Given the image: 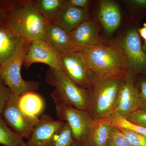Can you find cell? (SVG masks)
<instances>
[{"label": "cell", "mask_w": 146, "mask_h": 146, "mask_svg": "<svg viewBox=\"0 0 146 146\" xmlns=\"http://www.w3.org/2000/svg\"><path fill=\"white\" fill-rule=\"evenodd\" d=\"M58 52L75 49L70 33L52 23L47 22L44 39Z\"/></svg>", "instance_id": "obj_16"}, {"label": "cell", "mask_w": 146, "mask_h": 146, "mask_svg": "<svg viewBox=\"0 0 146 146\" xmlns=\"http://www.w3.org/2000/svg\"><path fill=\"white\" fill-rule=\"evenodd\" d=\"M37 63L46 64L52 69L60 70V54L43 40L34 41L27 53L23 65L28 68Z\"/></svg>", "instance_id": "obj_12"}, {"label": "cell", "mask_w": 146, "mask_h": 146, "mask_svg": "<svg viewBox=\"0 0 146 146\" xmlns=\"http://www.w3.org/2000/svg\"><path fill=\"white\" fill-rule=\"evenodd\" d=\"M136 76L137 74L129 66L119 91L115 113L125 119L131 113L140 109Z\"/></svg>", "instance_id": "obj_9"}, {"label": "cell", "mask_w": 146, "mask_h": 146, "mask_svg": "<svg viewBox=\"0 0 146 146\" xmlns=\"http://www.w3.org/2000/svg\"><path fill=\"white\" fill-rule=\"evenodd\" d=\"M55 108L57 117L68 123L72 131L74 141L78 146L80 145L94 121L90 113L64 104H56Z\"/></svg>", "instance_id": "obj_8"}, {"label": "cell", "mask_w": 146, "mask_h": 146, "mask_svg": "<svg viewBox=\"0 0 146 146\" xmlns=\"http://www.w3.org/2000/svg\"><path fill=\"white\" fill-rule=\"evenodd\" d=\"M138 25L133 19L115 42L137 74H146V48L142 46Z\"/></svg>", "instance_id": "obj_6"}, {"label": "cell", "mask_w": 146, "mask_h": 146, "mask_svg": "<svg viewBox=\"0 0 146 146\" xmlns=\"http://www.w3.org/2000/svg\"><path fill=\"white\" fill-rule=\"evenodd\" d=\"M5 11V23L15 32L29 42L43 40L47 23L33 1H0Z\"/></svg>", "instance_id": "obj_1"}, {"label": "cell", "mask_w": 146, "mask_h": 146, "mask_svg": "<svg viewBox=\"0 0 146 146\" xmlns=\"http://www.w3.org/2000/svg\"><path fill=\"white\" fill-rule=\"evenodd\" d=\"M69 146H78V145H77V144L74 141V142H73L71 144V145H70Z\"/></svg>", "instance_id": "obj_33"}, {"label": "cell", "mask_w": 146, "mask_h": 146, "mask_svg": "<svg viewBox=\"0 0 146 146\" xmlns=\"http://www.w3.org/2000/svg\"><path fill=\"white\" fill-rule=\"evenodd\" d=\"M32 42L22 38L11 57L0 67V78L12 93L18 96L39 89V82L22 78L21 69Z\"/></svg>", "instance_id": "obj_5"}, {"label": "cell", "mask_w": 146, "mask_h": 146, "mask_svg": "<svg viewBox=\"0 0 146 146\" xmlns=\"http://www.w3.org/2000/svg\"><path fill=\"white\" fill-rule=\"evenodd\" d=\"M89 18L88 9L70 6L64 3L52 23L70 33Z\"/></svg>", "instance_id": "obj_14"}, {"label": "cell", "mask_w": 146, "mask_h": 146, "mask_svg": "<svg viewBox=\"0 0 146 146\" xmlns=\"http://www.w3.org/2000/svg\"><path fill=\"white\" fill-rule=\"evenodd\" d=\"M60 54V70L71 81L87 89L91 72L82 51L72 49Z\"/></svg>", "instance_id": "obj_7"}, {"label": "cell", "mask_w": 146, "mask_h": 146, "mask_svg": "<svg viewBox=\"0 0 146 146\" xmlns=\"http://www.w3.org/2000/svg\"><path fill=\"white\" fill-rule=\"evenodd\" d=\"M82 52L91 72L98 76L124 75L130 65L115 42H105Z\"/></svg>", "instance_id": "obj_3"}, {"label": "cell", "mask_w": 146, "mask_h": 146, "mask_svg": "<svg viewBox=\"0 0 146 146\" xmlns=\"http://www.w3.org/2000/svg\"><path fill=\"white\" fill-rule=\"evenodd\" d=\"M140 109L146 110V75L137 79Z\"/></svg>", "instance_id": "obj_28"}, {"label": "cell", "mask_w": 146, "mask_h": 146, "mask_svg": "<svg viewBox=\"0 0 146 146\" xmlns=\"http://www.w3.org/2000/svg\"><path fill=\"white\" fill-rule=\"evenodd\" d=\"M18 146H26V145L25 144V145H22Z\"/></svg>", "instance_id": "obj_34"}, {"label": "cell", "mask_w": 146, "mask_h": 146, "mask_svg": "<svg viewBox=\"0 0 146 146\" xmlns=\"http://www.w3.org/2000/svg\"><path fill=\"white\" fill-rule=\"evenodd\" d=\"M13 93L0 78V114H2L6 105Z\"/></svg>", "instance_id": "obj_29"}, {"label": "cell", "mask_w": 146, "mask_h": 146, "mask_svg": "<svg viewBox=\"0 0 146 146\" xmlns=\"http://www.w3.org/2000/svg\"><path fill=\"white\" fill-rule=\"evenodd\" d=\"M35 5L48 23H53L65 0H35Z\"/></svg>", "instance_id": "obj_20"}, {"label": "cell", "mask_w": 146, "mask_h": 146, "mask_svg": "<svg viewBox=\"0 0 146 146\" xmlns=\"http://www.w3.org/2000/svg\"></svg>", "instance_id": "obj_36"}, {"label": "cell", "mask_w": 146, "mask_h": 146, "mask_svg": "<svg viewBox=\"0 0 146 146\" xmlns=\"http://www.w3.org/2000/svg\"><path fill=\"white\" fill-rule=\"evenodd\" d=\"M106 146H133L117 127H112Z\"/></svg>", "instance_id": "obj_23"}, {"label": "cell", "mask_w": 146, "mask_h": 146, "mask_svg": "<svg viewBox=\"0 0 146 146\" xmlns=\"http://www.w3.org/2000/svg\"><path fill=\"white\" fill-rule=\"evenodd\" d=\"M19 98L12 94L2 115L11 130L27 139L39 118L29 117L22 112L18 104Z\"/></svg>", "instance_id": "obj_10"}, {"label": "cell", "mask_w": 146, "mask_h": 146, "mask_svg": "<svg viewBox=\"0 0 146 146\" xmlns=\"http://www.w3.org/2000/svg\"><path fill=\"white\" fill-rule=\"evenodd\" d=\"M45 80L54 87L51 96L56 104H64L89 112L90 103L87 89L76 84L60 70L49 68Z\"/></svg>", "instance_id": "obj_4"}, {"label": "cell", "mask_w": 146, "mask_h": 146, "mask_svg": "<svg viewBox=\"0 0 146 146\" xmlns=\"http://www.w3.org/2000/svg\"><path fill=\"white\" fill-rule=\"evenodd\" d=\"M99 8V19L102 26L108 34L113 33L119 26L121 21L119 5L113 1L103 0Z\"/></svg>", "instance_id": "obj_15"}, {"label": "cell", "mask_w": 146, "mask_h": 146, "mask_svg": "<svg viewBox=\"0 0 146 146\" xmlns=\"http://www.w3.org/2000/svg\"><path fill=\"white\" fill-rule=\"evenodd\" d=\"M100 26L96 21L89 18L70 34L76 49L82 51L104 42L100 36Z\"/></svg>", "instance_id": "obj_13"}, {"label": "cell", "mask_w": 146, "mask_h": 146, "mask_svg": "<svg viewBox=\"0 0 146 146\" xmlns=\"http://www.w3.org/2000/svg\"><path fill=\"white\" fill-rule=\"evenodd\" d=\"M74 142L70 127L65 122L58 137L55 146H69Z\"/></svg>", "instance_id": "obj_26"}, {"label": "cell", "mask_w": 146, "mask_h": 146, "mask_svg": "<svg viewBox=\"0 0 146 146\" xmlns=\"http://www.w3.org/2000/svg\"><path fill=\"white\" fill-rule=\"evenodd\" d=\"M113 126L108 119L93 121L79 146H106Z\"/></svg>", "instance_id": "obj_17"}, {"label": "cell", "mask_w": 146, "mask_h": 146, "mask_svg": "<svg viewBox=\"0 0 146 146\" xmlns=\"http://www.w3.org/2000/svg\"><path fill=\"white\" fill-rule=\"evenodd\" d=\"M110 122L115 126L130 129L146 136V128L136 125L130 122L126 119L115 113L108 118Z\"/></svg>", "instance_id": "obj_22"}, {"label": "cell", "mask_w": 146, "mask_h": 146, "mask_svg": "<svg viewBox=\"0 0 146 146\" xmlns=\"http://www.w3.org/2000/svg\"><path fill=\"white\" fill-rule=\"evenodd\" d=\"M124 76H98L91 72L86 89L90 99L89 113L94 121L108 119L115 113Z\"/></svg>", "instance_id": "obj_2"}, {"label": "cell", "mask_w": 146, "mask_h": 146, "mask_svg": "<svg viewBox=\"0 0 146 146\" xmlns=\"http://www.w3.org/2000/svg\"><path fill=\"white\" fill-rule=\"evenodd\" d=\"M138 33L140 37H142L145 41L146 40V23L143 24V26L138 29Z\"/></svg>", "instance_id": "obj_31"}, {"label": "cell", "mask_w": 146, "mask_h": 146, "mask_svg": "<svg viewBox=\"0 0 146 146\" xmlns=\"http://www.w3.org/2000/svg\"><path fill=\"white\" fill-rule=\"evenodd\" d=\"M130 122L146 128V110H137L126 118Z\"/></svg>", "instance_id": "obj_27"}, {"label": "cell", "mask_w": 146, "mask_h": 146, "mask_svg": "<svg viewBox=\"0 0 146 146\" xmlns=\"http://www.w3.org/2000/svg\"><path fill=\"white\" fill-rule=\"evenodd\" d=\"M65 123L60 120H53L50 115H42L27 139L26 145L55 146Z\"/></svg>", "instance_id": "obj_11"}, {"label": "cell", "mask_w": 146, "mask_h": 146, "mask_svg": "<svg viewBox=\"0 0 146 146\" xmlns=\"http://www.w3.org/2000/svg\"><path fill=\"white\" fill-rule=\"evenodd\" d=\"M22 38L5 22L0 24V67L13 55Z\"/></svg>", "instance_id": "obj_18"}, {"label": "cell", "mask_w": 146, "mask_h": 146, "mask_svg": "<svg viewBox=\"0 0 146 146\" xmlns=\"http://www.w3.org/2000/svg\"><path fill=\"white\" fill-rule=\"evenodd\" d=\"M133 146H146V136L130 129L119 127Z\"/></svg>", "instance_id": "obj_25"}, {"label": "cell", "mask_w": 146, "mask_h": 146, "mask_svg": "<svg viewBox=\"0 0 146 146\" xmlns=\"http://www.w3.org/2000/svg\"><path fill=\"white\" fill-rule=\"evenodd\" d=\"M6 19L5 11L1 7H0V24L5 23Z\"/></svg>", "instance_id": "obj_32"}, {"label": "cell", "mask_w": 146, "mask_h": 146, "mask_svg": "<svg viewBox=\"0 0 146 146\" xmlns=\"http://www.w3.org/2000/svg\"><path fill=\"white\" fill-rule=\"evenodd\" d=\"M124 1L135 14L136 22L146 15V0H127Z\"/></svg>", "instance_id": "obj_24"}, {"label": "cell", "mask_w": 146, "mask_h": 146, "mask_svg": "<svg viewBox=\"0 0 146 146\" xmlns=\"http://www.w3.org/2000/svg\"><path fill=\"white\" fill-rule=\"evenodd\" d=\"M145 46H146V40H145Z\"/></svg>", "instance_id": "obj_35"}, {"label": "cell", "mask_w": 146, "mask_h": 146, "mask_svg": "<svg viewBox=\"0 0 146 146\" xmlns=\"http://www.w3.org/2000/svg\"><path fill=\"white\" fill-rule=\"evenodd\" d=\"M90 2L89 0H67L65 1V4L73 7L88 9Z\"/></svg>", "instance_id": "obj_30"}, {"label": "cell", "mask_w": 146, "mask_h": 146, "mask_svg": "<svg viewBox=\"0 0 146 146\" xmlns=\"http://www.w3.org/2000/svg\"><path fill=\"white\" fill-rule=\"evenodd\" d=\"M25 144L23 137L11 130L0 116V144L4 146H18Z\"/></svg>", "instance_id": "obj_21"}, {"label": "cell", "mask_w": 146, "mask_h": 146, "mask_svg": "<svg viewBox=\"0 0 146 146\" xmlns=\"http://www.w3.org/2000/svg\"><path fill=\"white\" fill-rule=\"evenodd\" d=\"M18 104L25 115L33 117H39L45 107L44 99L35 92H30L19 97Z\"/></svg>", "instance_id": "obj_19"}]
</instances>
